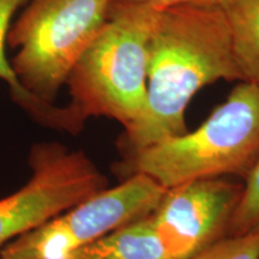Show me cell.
<instances>
[{
	"mask_svg": "<svg viewBox=\"0 0 259 259\" xmlns=\"http://www.w3.org/2000/svg\"><path fill=\"white\" fill-rule=\"evenodd\" d=\"M218 80H244L219 6L162 10L149 45L143 114L125 130L127 155L185 135L190 101L200 89Z\"/></svg>",
	"mask_w": 259,
	"mask_h": 259,
	"instance_id": "cell-1",
	"label": "cell"
},
{
	"mask_svg": "<svg viewBox=\"0 0 259 259\" xmlns=\"http://www.w3.org/2000/svg\"><path fill=\"white\" fill-rule=\"evenodd\" d=\"M61 259H174L150 215L119 227Z\"/></svg>",
	"mask_w": 259,
	"mask_h": 259,
	"instance_id": "cell-8",
	"label": "cell"
},
{
	"mask_svg": "<svg viewBox=\"0 0 259 259\" xmlns=\"http://www.w3.org/2000/svg\"><path fill=\"white\" fill-rule=\"evenodd\" d=\"M244 185L222 178L187 181L167 189L151 212L174 259H189L228 236Z\"/></svg>",
	"mask_w": 259,
	"mask_h": 259,
	"instance_id": "cell-7",
	"label": "cell"
},
{
	"mask_svg": "<svg viewBox=\"0 0 259 259\" xmlns=\"http://www.w3.org/2000/svg\"><path fill=\"white\" fill-rule=\"evenodd\" d=\"M161 11L150 3H111L105 24L67 78L65 128L77 131L90 116L114 119L125 130L139 120L147 101L149 45Z\"/></svg>",
	"mask_w": 259,
	"mask_h": 259,
	"instance_id": "cell-2",
	"label": "cell"
},
{
	"mask_svg": "<svg viewBox=\"0 0 259 259\" xmlns=\"http://www.w3.org/2000/svg\"><path fill=\"white\" fill-rule=\"evenodd\" d=\"M127 156V176L145 174L166 189L226 176L246 179L259 161V85L241 80L198 128Z\"/></svg>",
	"mask_w": 259,
	"mask_h": 259,
	"instance_id": "cell-3",
	"label": "cell"
},
{
	"mask_svg": "<svg viewBox=\"0 0 259 259\" xmlns=\"http://www.w3.org/2000/svg\"><path fill=\"white\" fill-rule=\"evenodd\" d=\"M242 78L259 85V0H220Z\"/></svg>",
	"mask_w": 259,
	"mask_h": 259,
	"instance_id": "cell-9",
	"label": "cell"
},
{
	"mask_svg": "<svg viewBox=\"0 0 259 259\" xmlns=\"http://www.w3.org/2000/svg\"><path fill=\"white\" fill-rule=\"evenodd\" d=\"M32 176L0 199V246L107 189L108 180L82 151L42 143L29 157Z\"/></svg>",
	"mask_w": 259,
	"mask_h": 259,
	"instance_id": "cell-6",
	"label": "cell"
},
{
	"mask_svg": "<svg viewBox=\"0 0 259 259\" xmlns=\"http://www.w3.org/2000/svg\"><path fill=\"white\" fill-rule=\"evenodd\" d=\"M116 2V0H112ZM130 2H143L150 3L158 6V8L164 10L168 8H174V6L183 5H194V6H219L220 0H130Z\"/></svg>",
	"mask_w": 259,
	"mask_h": 259,
	"instance_id": "cell-13",
	"label": "cell"
},
{
	"mask_svg": "<svg viewBox=\"0 0 259 259\" xmlns=\"http://www.w3.org/2000/svg\"><path fill=\"white\" fill-rule=\"evenodd\" d=\"M189 259H259V227L245 234L227 236Z\"/></svg>",
	"mask_w": 259,
	"mask_h": 259,
	"instance_id": "cell-12",
	"label": "cell"
},
{
	"mask_svg": "<svg viewBox=\"0 0 259 259\" xmlns=\"http://www.w3.org/2000/svg\"><path fill=\"white\" fill-rule=\"evenodd\" d=\"M150 177L136 173L15 238L0 259H61L109 232L150 215L166 192Z\"/></svg>",
	"mask_w": 259,
	"mask_h": 259,
	"instance_id": "cell-5",
	"label": "cell"
},
{
	"mask_svg": "<svg viewBox=\"0 0 259 259\" xmlns=\"http://www.w3.org/2000/svg\"><path fill=\"white\" fill-rule=\"evenodd\" d=\"M112 0H34L9 32L12 70L41 106L53 101L103 24Z\"/></svg>",
	"mask_w": 259,
	"mask_h": 259,
	"instance_id": "cell-4",
	"label": "cell"
},
{
	"mask_svg": "<svg viewBox=\"0 0 259 259\" xmlns=\"http://www.w3.org/2000/svg\"><path fill=\"white\" fill-rule=\"evenodd\" d=\"M259 227V161L245 179L244 191L232 221L228 236L240 235Z\"/></svg>",
	"mask_w": 259,
	"mask_h": 259,
	"instance_id": "cell-11",
	"label": "cell"
},
{
	"mask_svg": "<svg viewBox=\"0 0 259 259\" xmlns=\"http://www.w3.org/2000/svg\"><path fill=\"white\" fill-rule=\"evenodd\" d=\"M23 2L24 0H0V78L5 80L11 87V92L17 102L21 103L32 114L36 115L40 120L52 125L56 118L57 109H48L46 107L41 106L25 92L5 57V42L8 40L10 21H11L16 10Z\"/></svg>",
	"mask_w": 259,
	"mask_h": 259,
	"instance_id": "cell-10",
	"label": "cell"
}]
</instances>
